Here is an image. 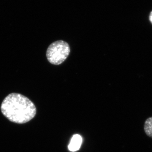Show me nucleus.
Segmentation results:
<instances>
[{"mask_svg": "<svg viewBox=\"0 0 152 152\" xmlns=\"http://www.w3.org/2000/svg\"><path fill=\"white\" fill-rule=\"evenodd\" d=\"M144 129L147 135L152 138V117L146 120L144 124Z\"/></svg>", "mask_w": 152, "mask_h": 152, "instance_id": "nucleus-4", "label": "nucleus"}, {"mask_svg": "<svg viewBox=\"0 0 152 152\" xmlns=\"http://www.w3.org/2000/svg\"><path fill=\"white\" fill-rule=\"evenodd\" d=\"M149 19L150 21L151 22V23L152 24V11L151 12V13H150L149 16Z\"/></svg>", "mask_w": 152, "mask_h": 152, "instance_id": "nucleus-5", "label": "nucleus"}, {"mask_svg": "<svg viewBox=\"0 0 152 152\" xmlns=\"http://www.w3.org/2000/svg\"><path fill=\"white\" fill-rule=\"evenodd\" d=\"M70 53L69 44L63 40L56 41L50 45L47 50L46 56L49 62L58 65L62 64Z\"/></svg>", "mask_w": 152, "mask_h": 152, "instance_id": "nucleus-2", "label": "nucleus"}, {"mask_svg": "<svg viewBox=\"0 0 152 152\" xmlns=\"http://www.w3.org/2000/svg\"><path fill=\"white\" fill-rule=\"evenodd\" d=\"M82 143L81 136L79 134L74 135L69 144V149L70 151L75 152L80 149Z\"/></svg>", "mask_w": 152, "mask_h": 152, "instance_id": "nucleus-3", "label": "nucleus"}, {"mask_svg": "<svg viewBox=\"0 0 152 152\" xmlns=\"http://www.w3.org/2000/svg\"><path fill=\"white\" fill-rule=\"evenodd\" d=\"M1 109L9 121L18 124L28 122L37 113V109L33 102L17 93H12L7 96L2 103Z\"/></svg>", "mask_w": 152, "mask_h": 152, "instance_id": "nucleus-1", "label": "nucleus"}]
</instances>
